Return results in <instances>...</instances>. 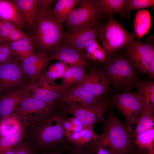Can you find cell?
<instances>
[{"instance_id":"9","label":"cell","mask_w":154,"mask_h":154,"mask_svg":"<svg viewBox=\"0 0 154 154\" xmlns=\"http://www.w3.org/2000/svg\"><path fill=\"white\" fill-rule=\"evenodd\" d=\"M60 104L63 113L72 115L86 127L94 126L100 121L110 105L109 100L103 98L94 104L80 107L73 108L62 103Z\"/></svg>"},{"instance_id":"20","label":"cell","mask_w":154,"mask_h":154,"mask_svg":"<svg viewBox=\"0 0 154 154\" xmlns=\"http://www.w3.org/2000/svg\"><path fill=\"white\" fill-rule=\"evenodd\" d=\"M61 90L60 86L56 83L40 86H37L35 84L29 96L44 102L56 105L59 103Z\"/></svg>"},{"instance_id":"21","label":"cell","mask_w":154,"mask_h":154,"mask_svg":"<svg viewBox=\"0 0 154 154\" xmlns=\"http://www.w3.org/2000/svg\"><path fill=\"white\" fill-rule=\"evenodd\" d=\"M0 21L10 22L22 29H26L13 0H0Z\"/></svg>"},{"instance_id":"23","label":"cell","mask_w":154,"mask_h":154,"mask_svg":"<svg viewBox=\"0 0 154 154\" xmlns=\"http://www.w3.org/2000/svg\"><path fill=\"white\" fill-rule=\"evenodd\" d=\"M68 65L61 62L51 64L36 82L37 86L53 85L54 81L59 78H62Z\"/></svg>"},{"instance_id":"17","label":"cell","mask_w":154,"mask_h":154,"mask_svg":"<svg viewBox=\"0 0 154 154\" xmlns=\"http://www.w3.org/2000/svg\"><path fill=\"white\" fill-rule=\"evenodd\" d=\"M111 83L105 72L100 69L91 70L79 84L94 95L102 97L108 92Z\"/></svg>"},{"instance_id":"22","label":"cell","mask_w":154,"mask_h":154,"mask_svg":"<svg viewBox=\"0 0 154 154\" xmlns=\"http://www.w3.org/2000/svg\"><path fill=\"white\" fill-rule=\"evenodd\" d=\"M86 68L79 66L68 65L62 78V82L60 85L61 89H67L74 85L80 84L87 74Z\"/></svg>"},{"instance_id":"13","label":"cell","mask_w":154,"mask_h":154,"mask_svg":"<svg viewBox=\"0 0 154 154\" xmlns=\"http://www.w3.org/2000/svg\"><path fill=\"white\" fill-rule=\"evenodd\" d=\"M24 75L20 64L13 60L0 65V95L22 85Z\"/></svg>"},{"instance_id":"4","label":"cell","mask_w":154,"mask_h":154,"mask_svg":"<svg viewBox=\"0 0 154 154\" xmlns=\"http://www.w3.org/2000/svg\"><path fill=\"white\" fill-rule=\"evenodd\" d=\"M98 37L107 56L134 40L135 36L125 30L112 15L105 25L98 27Z\"/></svg>"},{"instance_id":"46","label":"cell","mask_w":154,"mask_h":154,"mask_svg":"<svg viewBox=\"0 0 154 154\" xmlns=\"http://www.w3.org/2000/svg\"><path fill=\"white\" fill-rule=\"evenodd\" d=\"M63 151V150L62 149H59L57 150L56 151H54L50 152L43 154H62Z\"/></svg>"},{"instance_id":"18","label":"cell","mask_w":154,"mask_h":154,"mask_svg":"<svg viewBox=\"0 0 154 154\" xmlns=\"http://www.w3.org/2000/svg\"><path fill=\"white\" fill-rule=\"evenodd\" d=\"M65 136L68 143L74 147L86 148L102 139L104 135L103 133L96 134L94 126H91L85 127L78 131L67 133Z\"/></svg>"},{"instance_id":"33","label":"cell","mask_w":154,"mask_h":154,"mask_svg":"<svg viewBox=\"0 0 154 154\" xmlns=\"http://www.w3.org/2000/svg\"><path fill=\"white\" fill-rule=\"evenodd\" d=\"M154 5L153 0H127L125 13L134 10L153 7Z\"/></svg>"},{"instance_id":"41","label":"cell","mask_w":154,"mask_h":154,"mask_svg":"<svg viewBox=\"0 0 154 154\" xmlns=\"http://www.w3.org/2000/svg\"><path fill=\"white\" fill-rule=\"evenodd\" d=\"M65 151L68 154H92L83 148H75L70 144Z\"/></svg>"},{"instance_id":"28","label":"cell","mask_w":154,"mask_h":154,"mask_svg":"<svg viewBox=\"0 0 154 154\" xmlns=\"http://www.w3.org/2000/svg\"><path fill=\"white\" fill-rule=\"evenodd\" d=\"M82 0H58L51 10L55 17L62 23L75 7Z\"/></svg>"},{"instance_id":"32","label":"cell","mask_w":154,"mask_h":154,"mask_svg":"<svg viewBox=\"0 0 154 154\" xmlns=\"http://www.w3.org/2000/svg\"><path fill=\"white\" fill-rule=\"evenodd\" d=\"M154 110L145 107L140 116L136 127L131 133L133 138L139 133L154 127Z\"/></svg>"},{"instance_id":"15","label":"cell","mask_w":154,"mask_h":154,"mask_svg":"<svg viewBox=\"0 0 154 154\" xmlns=\"http://www.w3.org/2000/svg\"><path fill=\"white\" fill-rule=\"evenodd\" d=\"M98 28L97 26L70 31L65 33L63 42L84 52L87 46L96 40Z\"/></svg>"},{"instance_id":"16","label":"cell","mask_w":154,"mask_h":154,"mask_svg":"<svg viewBox=\"0 0 154 154\" xmlns=\"http://www.w3.org/2000/svg\"><path fill=\"white\" fill-rule=\"evenodd\" d=\"M49 57L50 61L56 60L69 65L86 68L88 65V59L84 52L63 42L51 52Z\"/></svg>"},{"instance_id":"27","label":"cell","mask_w":154,"mask_h":154,"mask_svg":"<svg viewBox=\"0 0 154 154\" xmlns=\"http://www.w3.org/2000/svg\"><path fill=\"white\" fill-rule=\"evenodd\" d=\"M151 25V16L149 11L143 9L139 11L134 22L135 32L140 41L142 38L149 31Z\"/></svg>"},{"instance_id":"40","label":"cell","mask_w":154,"mask_h":154,"mask_svg":"<svg viewBox=\"0 0 154 154\" xmlns=\"http://www.w3.org/2000/svg\"><path fill=\"white\" fill-rule=\"evenodd\" d=\"M73 127L72 132L79 131L83 129L86 126L78 119L74 117L69 118Z\"/></svg>"},{"instance_id":"19","label":"cell","mask_w":154,"mask_h":154,"mask_svg":"<svg viewBox=\"0 0 154 154\" xmlns=\"http://www.w3.org/2000/svg\"><path fill=\"white\" fill-rule=\"evenodd\" d=\"M26 29L32 31L39 11L38 0H13Z\"/></svg>"},{"instance_id":"1","label":"cell","mask_w":154,"mask_h":154,"mask_svg":"<svg viewBox=\"0 0 154 154\" xmlns=\"http://www.w3.org/2000/svg\"><path fill=\"white\" fill-rule=\"evenodd\" d=\"M30 38L35 48L49 54L63 42L65 33L62 23L51 10L39 9L36 25Z\"/></svg>"},{"instance_id":"2","label":"cell","mask_w":154,"mask_h":154,"mask_svg":"<svg viewBox=\"0 0 154 154\" xmlns=\"http://www.w3.org/2000/svg\"><path fill=\"white\" fill-rule=\"evenodd\" d=\"M63 114L54 111L40 122L29 125L32 137L40 148L65 151L69 146L62 125Z\"/></svg>"},{"instance_id":"30","label":"cell","mask_w":154,"mask_h":154,"mask_svg":"<svg viewBox=\"0 0 154 154\" xmlns=\"http://www.w3.org/2000/svg\"><path fill=\"white\" fill-rule=\"evenodd\" d=\"M135 87L137 90V94L143 101L146 107L154 110V82L149 80L139 81Z\"/></svg>"},{"instance_id":"45","label":"cell","mask_w":154,"mask_h":154,"mask_svg":"<svg viewBox=\"0 0 154 154\" xmlns=\"http://www.w3.org/2000/svg\"><path fill=\"white\" fill-rule=\"evenodd\" d=\"M22 142L23 141L21 142L14 147L5 153L3 154H15Z\"/></svg>"},{"instance_id":"24","label":"cell","mask_w":154,"mask_h":154,"mask_svg":"<svg viewBox=\"0 0 154 154\" xmlns=\"http://www.w3.org/2000/svg\"><path fill=\"white\" fill-rule=\"evenodd\" d=\"M13 55L21 62L26 58L36 52L29 35H27L16 41L9 42Z\"/></svg>"},{"instance_id":"6","label":"cell","mask_w":154,"mask_h":154,"mask_svg":"<svg viewBox=\"0 0 154 154\" xmlns=\"http://www.w3.org/2000/svg\"><path fill=\"white\" fill-rule=\"evenodd\" d=\"M113 104L124 116L128 131L131 132L138 123L145 104L137 94L127 92L113 95Z\"/></svg>"},{"instance_id":"25","label":"cell","mask_w":154,"mask_h":154,"mask_svg":"<svg viewBox=\"0 0 154 154\" xmlns=\"http://www.w3.org/2000/svg\"><path fill=\"white\" fill-rule=\"evenodd\" d=\"M134 142L139 154H154V128L137 135Z\"/></svg>"},{"instance_id":"5","label":"cell","mask_w":154,"mask_h":154,"mask_svg":"<svg viewBox=\"0 0 154 154\" xmlns=\"http://www.w3.org/2000/svg\"><path fill=\"white\" fill-rule=\"evenodd\" d=\"M105 72L114 88L127 92L135 86L139 82L137 81L134 68L129 61L122 57L109 61Z\"/></svg>"},{"instance_id":"26","label":"cell","mask_w":154,"mask_h":154,"mask_svg":"<svg viewBox=\"0 0 154 154\" xmlns=\"http://www.w3.org/2000/svg\"><path fill=\"white\" fill-rule=\"evenodd\" d=\"M98 6L100 15L114 14L122 15L126 13L127 0H97Z\"/></svg>"},{"instance_id":"47","label":"cell","mask_w":154,"mask_h":154,"mask_svg":"<svg viewBox=\"0 0 154 154\" xmlns=\"http://www.w3.org/2000/svg\"><path fill=\"white\" fill-rule=\"evenodd\" d=\"M4 41L3 40L0 33V45L2 44Z\"/></svg>"},{"instance_id":"11","label":"cell","mask_w":154,"mask_h":154,"mask_svg":"<svg viewBox=\"0 0 154 154\" xmlns=\"http://www.w3.org/2000/svg\"><path fill=\"white\" fill-rule=\"evenodd\" d=\"M35 83L31 82L0 95V121L14 112L17 108L29 96Z\"/></svg>"},{"instance_id":"39","label":"cell","mask_w":154,"mask_h":154,"mask_svg":"<svg viewBox=\"0 0 154 154\" xmlns=\"http://www.w3.org/2000/svg\"><path fill=\"white\" fill-rule=\"evenodd\" d=\"M27 35L23 31L22 29L18 27L15 29L11 34L7 42H10L16 41Z\"/></svg>"},{"instance_id":"36","label":"cell","mask_w":154,"mask_h":154,"mask_svg":"<svg viewBox=\"0 0 154 154\" xmlns=\"http://www.w3.org/2000/svg\"><path fill=\"white\" fill-rule=\"evenodd\" d=\"M88 59L100 62L107 60L108 57L102 48L100 44L93 48L86 56Z\"/></svg>"},{"instance_id":"42","label":"cell","mask_w":154,"mask_h":154,"mask_svg":"<svg viewBox=\"0 0 154 154\" xmlns=\"http://www.w3.org/2000/svg\"><path fill=\"white\" fill-rule=\"evenodd\" d=\"M62 125L65 134L72 132L73 127L69 118H67L65 116L62 121Z\"/></svg>"},{"instance_id":"14","label":"cell","mask_w":154,"mask_h":154,"mask_svg":"<svg viewBox=\"0 0 154 154\" xmlns=\"http://www.w3.org/2000/svg\"><path fill=\"white\" fill-rule=\"evenodd\" d=\"M49 54L38 51L26 58L21 62V67L25 76L36 82L44 73L50 61Z\"/></svg>"},{"instance_id":"29","label":"cell","mask_w":154,"mask_h":154,"mask_svg":"<svg viewBox=\"0 0 154 154\" xmlns=\"http://www.w3.org/2000/svg\"><path fill=\"white\" fill-rule=\"evenodd\" d=\"M26 127L23 125L13 133L0 137V154H3L22 141L26 135Z\"/></svg>"},{"instance_id":"43","label":"cell","mask_w":154,"mask_h":154,"mask_svg":"<svg viewBox=\"0 0 154 154\" xmlns=\"http://www.w3.org/2000/svg\"><path fill=\"white\" fill-rule=\"evenodd\" d=\"M56 1L54 0H38L39 9H50L51 5Z\"/></svg>"},{"instance_id":"35","label":"cell","mask_w":154,"mask_h":154,"mask_svg":"<svg viewBox=\"0 0 154 154\" xmlns=\"http://www.w3.org/2000/svg\"><path fill=\"white\" fill-rule=\"evenodd\" d=\"M18 27L12 23L0 21V33L4 40L7 42L11 34Z\"/></svg>"},{"instance_id":"10","label":"cell","mask_w":154,"mask_h":154,"mask_svg":"<svg viewBox=\"0 0 154 154\" xmlns=\"http://www.w3.org/2000/svg\"><path fill=\"white\" fill-rule=\"evenodd\" d=\"M151 40L149 41L148 38L146 43L134 40L125 46L130 63L134 68L144 74H146L154 57L153 44Z\"/></svg>"},{"instance_id":"31","label":"cell","mask_w":154,"mask_h":154,"mask_svg":"<svg viewBox=\"0 0 154 154\" xmlns=\"http://www.w3.org/2000/svg\"><path fill=\"white\" fill-rule=\"evenodd\" d=\"M24 125L18 115L14 112L0 121V137L13 133Z\"/></svg>"},{"instance_id":"38","label":"cell","mask_w":154,"mask_h":154,"mask_svg":"<svg viewBox=\"0 0 154 154\" xmlns=\"http://www.w3.org/2000/svg\"><path fill=\"white\" fill-rule=\"evenodd\" d=\"M34 151L30 144L22 142L15 154H34Z\"/></svg>"},{"instance_id":"3","label":"cell","mask_w":154,"mask_h":154,"mask_svg":"<svg viewBox=\"0 0 154 154\" xmlns=\"http://www.w3.org/2000/svg\"><path fill=\"white\" fill-rule=\"evenodd\" d=\"M102 133L104 137L99 141L113 154H139L131 132L111 111L108 112Z\"/></svg>"},{"instance_id":"12","label":"cell","mask_w":154,"mask_h":154,"mask_svg":"<svg viewBox=\"0 0 154 154\" xmlns=\"http://www.w3.org/2000/svg\"><path fill=\"white\" fill-rule=\"evenodd\" d=\"M103 98L92 94L83 86L76 85L67 89H62L59 103L77 108L94 104Z\"/></svg>"},{"instance_id":"8","label":"cell","mask_w":154,"mask_h":154,"mask_svg":"<svg viewBox=\"0 0 154 154\" xmlns=\"http://www.w3.org/2000/svg\"><path fill=\"white\" fill-rule=\"evenodd\" d=\"M56 104L42 101L29 96L15 110L26 126L37 124L43 120L53 111Z\"/></svg>"},{"instance_id":"44","label":"cell","mask_w":154,"mask_h":154,"mask_svg":"<svg viewBox=\"0 0 154 154\" xmlns=\"http://www.w3.org/2000/svg\"><path fill=\"white\" fill-rule=\"evenodd\" d=\"M146 74L149 75L150 79H151L154 76V57L153 58L149 64V68Z\"/></svg>"},{"instance_id":"34","label":"cell","mask_w":154,"mask_h":154,"mask_svg":"<svg viewBox=\"0 0 154 154\" xmlns=\"http://www.w3.org/2000/svg\"><path fill=\"white\" fill-rule=\"evenodd\" d=\"M13 55L9 42L4 41L0 45V65L13 60Z\"/></svg>"},{"instance_id":"37","label":"cell","mask_w":154,"mask_h":154,"mask_svg":"<svg viewBox=\"0 0 154 154\" xmlns=\"http://www.w3.org/2000/svg\"><path fill=\"white\" fill-rule=\"evenodd\" d=\"M99 140L87 148L88 151L93 154H113L107 147L101 143Z\"/></svg>"},{"instance_id":"7","label":"cell","mask_w":154,"mask_h":154,"mask_svg":"<svg viewBox=\"0 0 154 154\" xmlns=\"http://www.w3.org/2000/svg\"><path fill=\"white\" fill-rule=\"evenodd\" d=\"M96 0H83L64 22L70 31L97 26L100 16Z\"/></svg>"}]
</instances>
